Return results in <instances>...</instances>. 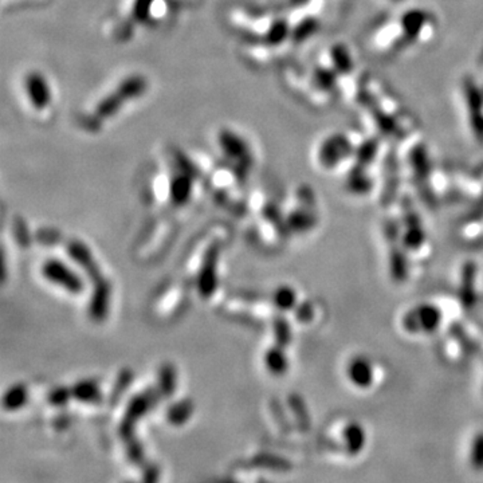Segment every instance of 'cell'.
<instances>
[{
	"label": "cell",
	"mask_w": 483,
	"mask_h": 483,
	"mask_svg": "<svg viewBox=\"0 0 483 483\" xmlns=\"http://www.w3.org/2000/svg\"><path fill=\"white\" fill-rule=\"evenodd\" d=\"M385 240L390 245V271L395 282L402 283L408 277V259L405 257V243L399 236V227L394 220L385 222Z\"/></svg>",
	"instance_id": "obj_5"
},
{
	"label": "cell",
	"mask_w": 483,
	"mask_h": 483,
	"mask_svg": "<svg viewBox=\"0 0 483 483\" xmlns=\"http://www.w3.org/2000/svg\"><path fill=\"white\" fill-rule=\"evenodd\" d=\"M74 396L78 399V400H82V402H96L100 396V392H98V388L94 382H79L78 385L76 387L74 390Z\"/></svg>",
	"instance_id": "obj_15"
},
{
	"label": "cell",
	"mask_w": 483,
	"mask_h": 483,
	"mask_svg": "<svg viewBox=\"0 0 483 483\" xmlns=\"http://www.w3.org/2000/svg\"><path fill=\"white\" fill-rule=\"evenodd\" d=\"M470 464L477 472L483 470V432H478L472 442L470 447Z\"/></svg>",
	"instance_id": "obj_14"
},
{
	"label": "cell",
	"mask_w": 483,
	"mask_h": 483,
	"mask_svg": "<svg viewBox=\"0 0 483 483\" xmlns=\"http://www.w3.org/2000/svg\"><path fill=\"white\" fill-rule=\"evenodd\" d=\"M274 335H275L278 345L286 347V345L290 344V341H292V329H290L288 321L283 317H280V318L275 320V322H274Z\"/></svg>",
	"instance_id": "obj_16"
},
{
	"label": "cell",
	"mask_w": 483,
	"mask_h": 483,
	"mask_svg": "<svg viewBox=\"0 0 483 483\" xmlns=\"http://www.w3.org/2000/svg\"><path fill=\"white\" fill-rule=\"evenodd\" d=\"M50 400L54 405L63 403V402L68 400V392L66 391H61V390H56V391H53V394L50 395Z\"/></svg>",
	"instance_id": "obj_20"
},
{
	"label": "cell",
	"mask_w": 483,
	"mask_h": 483,
	"mask_svg": "<svg viewBox=\"0 0 483 483\" xmlns=\"http://www.w3.org/2000/svg\"><path fill=\"white\" fill-rule=\"evenodd\" d=\"M349 382L357 388H368L373 382V367L370 359L356 356L350 360L347 367Z\"/></svg>",
	"instance_id": "obj_8"
},
{
	"label": "cell",
	"mask_w": 483,
	"mask_h": 483,
	"mask_svg": "<svg viewBox=\"0 0 483 483\" xmlns=\"http://www.w3.org/2000/svg\"><path fill=\"white\" fill-rule=\"evenodd\" d=\"M44 275L50 282L63 286L68 292L81 293L83 285L78 277L59 260H49L44 266Z\"/></svg>",
	"instance_id": "obj_6"
},
{
	"label": "cell",
	"mask_w": 483,
	"mask_h": 483,
	"mask_svg": "<svg viewBox=\"0 0 483 483\" xmlns=\"http://www.w3.org/2000/svg\"><path fill=\"white\" fill-rule=\"evenodd\" d=\"M342 438L345 451L349 455H357L367 443V434L362 426L357 422H350L342 429Z\"/></svg>",
	"instance_id": "obj_10"
},
{
	"label": "cell",
	"mask_w": 483,
	"mask_h": 483,
	"mask_svg": "<svg viewBox=\"0 0 483 483\" xmlns=\"http://www.w3.org/2000/svg\"><path fill=\"white\" fill-rule=\"evenodd\" d=\"M313 315H315L313 305L307 304V302H305V304L301 305V306H298V309H297V312H295L297 320L301 321V322H309V321H312Z\"/></svg>",
	"instance_id": "obj_19"
},
{
	"label": "cell",
	"mask_w": 483,
	"mask_h": 483,
	"mask_svg": "<svg viewBox=\"0 0 483 483\" xmlns=\"http://www.w3.org/2000/svg\"><path fill=\"white\" fill-rule=\"evenodd\" d=\"M274 304L281 310H290L297 304V295L292 288L281 286L274 293Z\"/></svg>",
	"instance_id": "obj_13"
},
{
	"label": "cell",
	"mask_w": 483,
	"mask_h": 483,
	"mask_svg": "<svg viewBox=\"0 0 483 483\" xmlns=\"http://www.w3.org/2000/svg\"><path fill=\"white\" fill-rule=\"evenodd\" d=\"M475 280H477V266L472 262H467L462 269L461 289H459L461 304L467 310L472 309L477 304Z\"/></svg>",
	"instance_id": "obj_9"
},
{
	"label": "cell",
	"mask_w": 483,
	"mask_h": 483,
	"mask_svg": "<svg viewBox=\"0 0 483 483\" xmlns=\"http://www.w3.org/2000/svg\"><path fill=\"white\" fill-rule=\"evenodd\" d=\"M407 250H419L426 240V233L422 227L419 216L414 213L411 205L405 210V234L402 236Z\"/></svg>",
	"instance_id": "obj_7"
},
{
	"label": "cell",
	"mask_w": 483,
	"mask_h": 483,
	"mask_svg": "<svg viewBox=\"0 0 483 483\" xmlns=\"http://www.w3.org/2000/svg\"><path fill=\"white\" fill-rule=\"evenodd\" d=\"M19 90L27 109L45 116L56 106V88L49 74L38 68H27L19 81Z\"/></svg>",
	"instance_id": "obj_2"
},
{
	"label": "cell",
	"mask_w": 483,
	"mask_h": 483,
	"mask_svg": "<svg viewBox=\"0 0 483 483\" xmlns=\"http://www.w3.org/2000/svg\"><path fill=\"white\" fill-rule=\"evenodd\" d=\"M449 333L452 338L461 345V348L466 355L474 356V357L482 356V348L478 345V342L474 338L469 336V333L464 330L463 326L459 324H452L449 327Z\"/></svg>",
	"instance_id": "obj_11"
},
{
	"label": "cell",
	"mask_w": 483,
	"mask_h": 483,
	"mask_svg": "<svg viewBox=\"0 0 483 483\" xmlns=\"http://www.w3.org/2000/svg\"><path fill=\"white\" fill-rule=\"evenodd\" d=\"M265 362L266 367L269 368L270 372L275 375H282L288 371V359L285 356V352L281 345H277L274 348L269 349L266 356H265Z\"/></svg>",
	"instance_id": "obj_12"
},
{
	"label": "cell",
	"mask_w": 483,
	"mask_h": 483,
	"mask_svg": "<svg viewBox=\"0 0 483 483\" xmlns=\"http://www.w3.org/2000/svg\"><path fill=\"white\" fill-rule=\"evenodd\" d=\"M442 324V310L432 304L417 305L408 310L402 320V325L410 335L432 333Z\"/></svg>",
	"instance_id": "obj_3"
},
{
	"label": "cell",
	"mask_w": 483,
	"mask_h": 483,
	"mask_svg": "<svg viewBox=\"0 0 483 483\" xmlns=\"http://www.w3.org/2000/svg\"><path fill=\"white\" fill-rule=\"evenodd\" d=\"M216 146L230 161L248 167L251 163V144L248 138L231 128H223L216 135Z\"/></svg>",
	"instance_id": "obj_4"
},
{
	"label": "cell",
	"mask_w": 483,
	"mask_h": 483,
	"mask_svg": "<svg viewBox=\"0 0 483 483\" xmlns=\"http://www.w3.org/2000/svg\"><path fill=\"white\" fill-rule=\"evenodd\" d=\"M26 399H27L26 390L21 385H16L4 396V405L9 410H16L18 407H21L26 403Z\"/></svg>",
	"instance_id": "obj_17"
},
{
	"label": "cell",
	"mask_w": 483,
	"mask_h": 483,
	"mask_svg": "<svg viewBox=\"0 0 483 483\" xmlns=\"http://www.w3.org/2000/svg\"><path fill=\"white\" fill-rule=\"evenodd\" d=\"M148 90V79L144 74H129L121 79L112 89L106 90L100 100L93 103L90 121L101 126L111 123L117 116L126 111L129 105L138 101Z\"/></svg>",
	"instance_id": "obj_1"
},
{
	"label": "cell",
	"mask_w": 483,
	"mask_h": 483,
	"mask_svg": "<svg viewBox=\"0 0 483 483\" xmlns=\"http://www.w3.org/2000/svg\"><path fill=\"white\" fill-rule=\"evenodd\" d=\"M293 411L295 414V419L297 422L301 424V427L306 431L307 428L310 427V420H309V412L306 410V405H304L302 399H300V396H293Z\"/></svg>",
	"instance_id": "obj_18"
}]
</instances>
